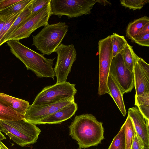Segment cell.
Here are the masks:
<instances>
[{
	"label": "cell",
	"instance_id": "1",
	"mask_svg": "<svg viewBox=\"0 0 149 149\" xmlns=\"http://www.w3.org/2000/svg\"><path fill=\"white\" fill-rule=\"evenodd\" d=\"M69 128V135L77 141L78 149L97 146L104 139L102 123L91 114L76 116Z\"/></svg>",
	"mask_w": 149,
	"mask_h": 149
},
{
	"label": "cell",
	"instance_id": "2",
	"mask_svg": "<svg viewBox=\"0 0 149 149\" xmlns=\"http://www.w3.org/2000/svg\"><path fill=\"white\" fill-rule=\"evenodd\" d=\"M11 53L22 61L39 78H51L55 74L53 67L55 58L49 59L21 43L19 40H10L6 42Z\"/></svg>",
	"mask_w": 149,
	"mask_h": 149
},
{
	"label": "cell",
	"instance_id": "3",
	"mask_svg": "<svg viewBox=\"0 0 149 149\" xmlns=\"http://www.w3.org/2000/svg\"><path fill=\"white\" fill-rule=\"evenodd\" d=\"M1 131L22 147L36 143L41 131L36 125L24 119L15 121L0 120Z\"/></svg>",
	"mask_w": 149,
	"mask_h": 149
},
{
	"label": "cell",
	"instance_id": "4",
	"mask_svg": "<svg viewBox=\"0 0 149 149\" xmlns=\"http://www.w3.org/2000/svg\"><path fill=\"white\" fill-rule=\"evenodd\" d=\"M68 30V26L65 22L48 24L37 35L32 36V46H35L44 55H49L61 44Z\"/></svg>",
	"mask_w": 149,
	"mask_h": 149
},
{
	"label": "cell",
	"instance_id": "5",
	"mask_svg": "<svg viewBox=\"0 0 149 149\" xmlns=\"http://www.w3.org/2000/svg\"><path fill=\"white\" fill-rule=\"evenodd\" d=\"M96 2L95 0H50L51 14L59 18L63 15L68 19L78 17L90 14Z\"/></svg>",
	"mask_w": 149,
	"mask_h": 149
},
{
	"label": "cell",
	"instance_id": "6",
	"mask_svg": "<svg viewBox=\"0 0 149 149\" xmlns=\"http://www.w3.org/2000/svg\"><path fill=\"white\" fill-rule=\"evenodd\" d=\"M75 86L66 81L46 86L36 96L32 104L44 105L74 99L77 91Z\"/></svg>",
	"mask_w": 149,
	"mask_h": 149
},
{
	"label": "cell",
	"instance_id": "7",
	"mask_svg": "<svg viewBox=\"0 0 149 149\" xmlns=\"http://www.w3.org/2000/svg\"><path fill=\"white\" fill-rule=\"evenodd\" d=\"M52 15L50 3L38 13L25 19L13 32L6 40H19L29 37L37 29L49 24L48 21Z\"/></svg>",
	"mask_w": 149,
	"mask_h": 149
},
{
	"label": "cell",
	"instance_id": "8",
	"mask_svg": "<svg viewBox=\"0 0 149 149\" xmlns=\"http://www.w3.org/2000/svg\"><path fill=\"white\" fill-rule=\"evenodd\" d=\"M99 77L98 93L100 95L110 94L107 82L111 62L113 58L110 36L99 40Z\"/></svg>",
	"mask_w": 149,
	"mask_h": 149
},
{
	"label": "cell",
	"instance_id": "9",
	"mask_svg": "<svg viewBox=\"0 0 149 149\" xmlns=\"http://www.w3.org/2000/svg\"><path fill=\"white\" fill-rule=\"evenodd\" d=\"M57 54L54 68L56 78V83L67 81L72 66L76 61L77 54L73 45H65L61 43L56 49Z\"/></svg>",
	"mask_w": 149,
	"mask_h": 149
},
{
	"label": "cell",
	"instance_id": "10",
	"mask_svg": "<svg viewBox=\"0 0 149 149\" xmlns=\"http://www.w3.org/2000/svg\"><path fill=\"white\" fill-rule=\"evenodd\" d=\"M122 51L113 58L109 75L116 82L123 95L131 92L134 85V72L130 71L125 66Z\"/></svg>",
	"mask_w": 149,
	"mask_h": 149
},
{
	"label": "cell",
	"instance_id": "11",
	"mask_svg": "<svg viewBox=\"0 0 149 149\" xmlns=\"http://www.w3.org/2000/svg\"><path fill=\"white\" fill-rule=\"evenodd\" d=\"M74 101L73 99L44 105H30L24 116V119L36 125L40 120Z\"/></svg>",
	"mask_w": 149,
	"mask_h": 149
},
{
	"label": "cell",
	"instance_id": "12",
	"mask_svg": "<svg viewBox=\"0 0 149 149\" xmlns=\"http://www.w3.org/2000/svg\"><path fill=\"white\" fill-rule=\"evenodd\" d=\"M136 96L149 93V65L139 57L136 63L134 70Z\"/></svg>",
	"mask_w": 149,
	"mask_h": 149
},
{
	"label": "cell",
	"instance_id": "13",
	"mask_svg": "<svg viewBox=\"0 0 149 149\" xmlns=\"http://www.w3.org/2000/svg\"><path fill=\"white\" fill-rule=\"evenodd\" d=\"M128 115L131 119L136 134L143 144L146 149H149V125L138 108L134 107L129 108Z\"/></svg>",
	"mask_w": 149,
	"mask_h": 149
},
{
	"label": "cell",
	"instance_id": "14",
	"mask_svg": "<svg viewBox=\"0 0 149 149\" xmlns=\"http://www.w3.org/2000/svg\"><path fill=\"white\" fill-rule=\"evenodd\" d=\"M77 109V105L74 101L40 120L36 125L61 123L74 115Z\"/></svg>",
	"mask_w": 149,
	"mask_h": 149
},
{
	"label": "cell",
	"instance_id": "15",
	"mask_svg": "<svg viewBox=\"0 0 149 149\" xmlns=\"http://www.w3.org/2000/svg\"><path fill=\"white\" fill-rule=\"evenodd\" d=\"M0 102L24 116L30 105L27 101L3 93H0Z\"/></svg>",
	"mask_w": 149,
	"mask_h": 149
},
{
	"label": "cell",
	"instance_id": "16",
	"mask_svg": "<svg viewBox=\"0 0 149 149\" xmlns=\"http://www.w3.org/2000/svg\"><path fill=\"white\" fill-rule=\"evenodd\" d=\"M107 87L110 95L113 99L121 113L124 116L126 111L123 98V95L119 87L112 77L109 75L108 77Z\"/></svg>",
	"mask_w": 149,
	"mask_h": 149
},
{
	"label": "cell",
	"instance_id": "17",
	"mask_svg": "<svg viewBox=\"0 0 149 149\" xmlns=\"http://www.w3.org/2000/svg\"><path fill=\"white\" fill-rule=\"evenodd\" d=\"M33 0H21L0 11V18L6 21L13 14L20 12L25 8Z\"/></svg>",
	"mask_w": 149,
	"mask_h": 149
},
{
	"label": "cell",
	"instance_id": "18",
	"mask_svg": "<svg viewBox=\"0 0 149 149\" xmlns=\"http://www.w3.org/2000/svg\"><path fill=\"white\" fill-rule=\"evenodd\" d=\"M148 23H149V18L146 16L136 19L130 23L126 29L127 36L131 39L134 38L143 27Z\"/></svg>",
	"mask_w": 149,
	"mask_h": 149
},
{
	"label": "cell",
	"instance_id": "19",
	"mask_svg": "<svg viewBox=\"0 0 149 149\" xmlns=\"http://www.w3.org/2000/svg\"><path fill=\"white\" fill-rule=\"evenodd\" d=\"M122 55L125 66L130 71L133 72L135 64L139 57L135 53L132 47L127 43L122 51Z\"/></svg>",
	"mask_w": 149,
	"mask_h": 149
},
{
	"label": "cell",
	"instance_id": "20",
	"mask_svg": "<svg viewBox=\"0 0 149 149\" xmlns=\"http://www.w3.org/2000/svg\"><path fill=\"white\" fill-rule=\"evenodd\" d=\"M24 119V115L0 102V120L15 121Z\"/></svg>",
	"mask_w": 149,
	"mask_h": 149
},
{
	"label": "cell",
	"instance_id": "21",
	"mask_svg": "<svg viewBox=\"0 0 149 149\" xmlns=\"http://www.w3.org/2000/svg\"><path fill=\"white\" fill-rule=\"evenodd\" d=\"M29 4L20 13L11 25L2 39V45L4 43L6 42L7 40L13 32L25 19L31 15V11L29 7Z\"/></svg>",
	"mask_w": 149,
	"mask_h": 149
},
{
	"label": "cell",
	"instance_id": "22",
	"mask_svg": "<svg viewBox=\"0 0 149 149\" xmlns=\"http://www.w3.org/2000/svg\"><path fill=\"white\" fill-rule=\"evenodd\" d=\"M113 57L120 53L127 42L124 36L113 33L110 36Z\"/></svg>",
	"mask_w": 149,
	"mask_h": 149
},
{
	"label": "cell",
	"instance_id": "23",
	"mask_svg": "<svg viewBox=\"0 0 149 149\" xmlns=\"http://www.w3.org/2000/svg\"><path fill=\"white\" fill-rule=\"evenodd\" d=\"M123 125L125 129L126 149H131L136 133L132 121L129 116Z\"/></svg>",
	"mask_w": 149,
	"mask_h": 149
},
{
	"label": "cell",
	"instance_id": "24",
	"mask_svg": "<svg viewBox=\"0 0 149 149\" xmlns=\"http://www.w3.org/2000/svg\"><path fill=\"white\" fill-rule=\"evenodd\" d=\"M108 149H126V143L123 125L114 138Z\"/></svg>",
	"mask_w": 149,
	"mask_h": 149
},
{
	"label": "cell",
	"instance_id": "25",
	"mask_svg": "<svg viewBox=\"0 0 149 149\" xmlns=\"http://www.w3.org/2000/svg\"><path fill=\"white\" fill-rule=\"evenodd\" d=\"M120 1L122 6L133 10H140L149 2L148 0H122Z\"/></svg>",
	"mask_w": 149,
	"mask_h": 149
},
{
	"label": "cell",
	"instance_id": "26",
	"mask_svg": "<svg viewBox=\"0 0 149 149\" xmlns=\"http://www.w3.org/2000/svg\"><path fill=\"white\" fill-rule=\"evenodd\" d=\"M50 0H33L29 6L31 11L29 16L34 15L50 3Z\"/></svg>",
	"mask_w": 149,
	"mask_h": 149
},
{
	"label": "cell",
	"instance_id": "27",
	"mask_svg": "<svg viewBox=\"0 0 149 149\" xmlns=\"http://www.w3.org/2000/svg\"><path fill=\"white\" fill-rule=\"evenodd\" d=\"M22 11L12 15L6 20L2 29L0 32V47L2 45V40L3 38Z\"/></svg>",
	"mask_w": 149,
	"mask_h": 149
},
{
	"label": "cell",
	"instance_id": "28",
	"mask_svg": "<svg viewBox=\"0 0 149 149\" xmlns=\"http://www.w3.org/2000/svg\"><path fill=\"white\" fill-rule=\"evenodd\" d=\"M131 40L139 45L149 47V33L137 38L132 39Z\"/></svg>",
	"mask_w": 149,
	"mask_h": 149
},
{
	"label": "cell",
	"instance_id": "29",
	"mask_svg": "<svg viewBox=\"0 0 149 149\" xmlns=\"http://www.w3.org/2000/svg\"><path fill=\"white\" fill-rule=\"evenodd\" d=\"M21 0H0V11L16 3Z\"/></svg>",
	"mask_w": 149,
	"mask_h": 149
},
{
	"label": "cell",
	"instance_id": "30",
	"mask_svg": "<svg viewBox=\"0 0 149 149\" xmlns=\"http://www.w3.org/2000/svg\"><path fill=\"white\" fill-rule=\"evenodd\" d=\"M131 149H146L136 134L132 142Z\"/></svg>",
	"mask_w": 149,
	"mask_h": 149
},
{
	"label": "cell",
	"instance_id": "31",
	"mask_svg": "<svg viewBox=\"0 0 149 149\" xmlns=\"http://www.w3.org/2000/svg\"><path fill=\"white\" fill-rule=\"evenodd\" d=\"M148 33H149V23L144 26L139 33L133 38L141 37Z\"/></svg>",
	"mask_w": 149,
	"mask_h": 149
},
{
	"label": "cell",
	"instance_id": "32",
	"mask_svg": "<svg viewBox=\"0 0 149 149\" xmlns=\"http://www.w3.org/2000/svg\"><path fill=\"white\" fill-rule=\"evenodd\" d=\"M6 139V137L2 134L0 135V149H9L1 141V140Z\"/></svg>",
	"mask_w": 149,
	"mask_h": 149
},
{
	"label": "cell",
	"instance_id": "33",
	"mask_svg": "<svg viewBox=\"0 0 149 149\" xmlns=\"http://www.w3.org/2000/svg\"><path fill=\"white\" fill-rule=\"evenodd\" d=\"M6 21H5L0 18V32L2 29Z\"/></svg>",
	"mask_w": 149,
	"mask_h": 149
},
{
	"label": "cell",
	"instance_id": "34",
	"mask_svg": "<svg viewBox=\"0 0 149 149\" xmlns=\"http://www.w3.org/2000/svg\"><path fill=\"white\" fill-rule=\"evenodd\" d=\"M97 2H98L104 5L110 4V3L109 1L106 0H97Z\"/></svg>",
	"mask_w": 149,
	"mask_h": 149
},
{
	"label": "cell",
	"instance_id": "35",
	"mask_svg": "<svg viewBox=\"0 0 149 149\" xmlns=\"http://www.w3.org/2000/svg\"><path fill=\"white\" fill-rule=\"evenodd\" d=\"M1 132V130H0V135L2 134Z\"/></svg>",
	"mask_w": 149,
	"mask_h": 149
}]
</instances>
